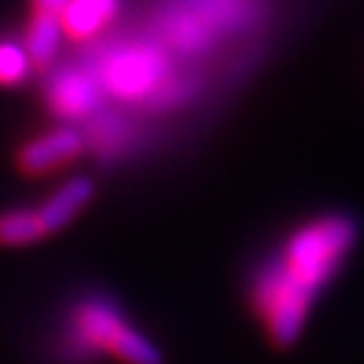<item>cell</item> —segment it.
Segmentation results:
<instances>
[{
    "label": "cell",
    "instance_id": "cell-2",
    "mask_svg": "<svg viewBox=\"0 0 364 364\" xmlns=\"http://www.w3.org/2000/svg\"><path fill=\"white\" fill-rule=\"evenodd\" d=\"M74 329L81 341L79 347L104 349L124 364H162L159 349L107 299H91L76 306Z\"/></svg>",
    "mask_w": 364,
    "mask_h": 364
},
{
    "label": "cell",
    "instance_id": "cell-4",
    "mask_svg": "<svg viewBox=\"0 0 364 364\" xmlns=\"http://www.w3.org/2000/svg\"><path fill=\"white\" fill-rule=\"evenodd\" d=\"M91 198H94V182L89 177H71L68 182H63L38 208H33L43 233L51 235L66 228L91 203Z\"/></svg>",
    "mask_w": 364,
    "mask_h": 364
},
{
    "label": "cell",
    "instance_id": "cell-6",
    "mask_svg": "<svg viewBox=\"0 0 364 364\" xmlns=\"http://www.w3.org/2000/svg\"><path fill=\"white\" fill-rule=\"evenodd\" d=\"M63 36L66 33H63L61 18L33 13L28 28H26V41H23V48L28 53L31 63L33 66H48L61 48Z\"/></svg>",
    "mask_w": 364,
    "mask_h": 364
},
{
    "label": "cell",
    "instance_id": "cell-8",
    "mask_svg": "<svg viewBox=\"0 0 364 364\" xmlns=\"http://www.w3.org/2000/svg\"><path fill=\"white\" fill-rule=\"evenodd\" d=\"M94 107V94H91V86L81 79L61 81L56 86V94H53V109L63 117H79L86 114Z\"/></svg>",
    "mask_w": 364,
    "mask_h": 364
},
{
    "label": "cell",
    "instance_id": "cell-7",
    "mask_svg": "<svg viewBox=\"0 0 364 364\" xmlns=\"http://www.w3.org/2000/svg\"><path fill=\"white\" fill-rule=\"evenodd\" d=\"M41 238H46V233L33 208H13V210L0 213V245L21 248Z\"/></svg>",
    "mask_w": 364,
    "mask_h": 364
},
{
    "label": "cell",
    "instance_id": "cell-10",
    "mask_svg": "<svg viewBox=\"0 0 364 364\" xmlns=\"http://www.w3.org/2000/svg\"><path fill=\"white\" fill-rule=\"evenodd\" d=\"M31 3H33V13L61 18V13H63V8H66L68 0H31Z\"/></svg>",
    "mask_w": 364,
    "mask_h": 364
},
{
    "label": "cell",
    "instance_id": "cell-9",
    "mask_svg": "<svg viewBox=\"0 0 364 364\" xmlns=\"http://www.w3.org/2000/svg\"><path fill=\"white\" fill-rule=\"evenodd\" d=\"M31 58L23 48V43L16 41H0V86L23 84L31 71Z\"/></svg>",
    "mask_w": 364,
    "mask_h": 364
},
{
    "label": "cell",
    "instance_id": "cell-3",
    "mask_svg": "<svg viewBox=\"0 0 364 364\" xmlns=\"http://www.w3.org/2000/svg\"><path fill=\"white\" fill-rule=\"evenodd\" d=\"M81 149H84V136L74 127H56L23 144L18 152V167L28 175H43L76 159Z\"/></svg>",
    "mask_w": 364,
    "mask_h": 364
},
{
    "label": "cell",
    "instance_id": "cell-1",
    "mask_svg": "<svg viewBox=\"0 0 364 364\" xmlns=\"http://www.w3.org/2000/svg\"><path fill=\"white\" fill-rule=\"evenodd\" d=\"M357 223L344 213H326L301 223L284 245L258 266L263 276L279 281L284 291L314 306L318 294L336 279L357 243Z\"/></svg>",
    "mask_w": 364,
    "mask_h": 364
},
{
    "label": "cell",
    "instance_id": "cell-5",
    "mask_svg": "<svg viewBox=\"0 0 364 364\" xmlns=\"http://www.w3.org/2000/svg\"><path fill=\"white\" fill-rule=\"evenodd\" d=\"M117 6V0H68L61 13L63 33L76 41L97 36L114 18Z\"/></svg>",
    "mask_w": 364,
    "mask_h": 364
}]
</instances>
